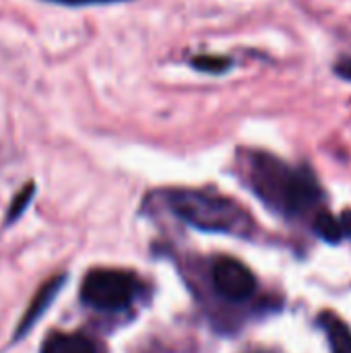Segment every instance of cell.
<instances>
[{"label": "cell", "mask_w": 351, "mask_h": 353, "mask_svg": "<svg viewBox=\"0 0 351 353\" xmlns=\"http://www.w3.org/2000/svg\"><path fill=\"white\" fill-rule=\"evenodd\" d=\"M244 174L252 192L285 217H302L314 211L325 199L310 170L290 165L271 153H246Z\"/></svg>", "instance_id": "cell-1"}, {"label": "cell", "mask_w": 351, "mask_h": 353, "mask_svg": "<svg viewBox=\"0 0 351 353\" xmlns=\"http://www.w3.org/2000/svg\"><path fill=\"white\" fill-rule=\"evenodd\" d=\"M166 201L180 219L203 232L248 238L254 230L252 217L236 201L221 194L203 190H172L166 194Z\"/></svg>", "instance_id": "cell-2"}, {"label": "cell", "mask_w": 351, "mask_h": 353, "mask_svg": "<svg viewBox=\"0 0 351 353\" xmlns=\"http://www.w3.org/2000/svg\"><path fill=\"white\" fill-rule=\"evenodd\" d=\"M139 294V279L128 271L118 269H95L89 271L81 285V300L85 306L118 312L126 308Z\"/></svg>", "instance_id": "cell-3"}, {"label": "cell", "mask_w": 351, "mask_h": 353, "mask_svg": "<svg viewBox=\"0 0 351 353\" xmlns=\"http://www.w3.org/2000/svg\"><path fill=\"white\" fill-rule=\"evenodd\" d=\"M213 285L215 290L232 302L248 300L257 292V277L254 273L240 261L230 256H219L213 263Z\"/></svg>", "instance_id": "cell-4"}, {"label": "cell", "mask_w": 351, "mask_h": 353, "mask_svg": "<svg viewBox=\"0 0 351 353\" xmlns=\"http://www.w3.org/2000/svg\"><path fill=\"white\" fill-rule=\"evenodd\" d=\"M64 283H66V275H56V277H52L48 283H43V285L39 288V292H37L35 298L31 300L27 312L23 314V319H21V323H19V327H17V331H14V339H12L14 343L21 341V339L37 325V321L43 316V312H48L50 304H52V302L56 300V296L62 292Z\"/></svg>", "instance_id": "cell-5"}, {"label": "cell", "mask_w": 351, "mask_h": 353, "mask_svg": "<svg viewBox=\"0 0 351 353\" xmlns=\"http://www.w3.org/2000/svg\"><path fill=\"white\" fill-rule=\"evenodd\" d=\"M41 353H97V343L83 333H54L41 345Z\"/></svg>", "instance_id": "cell-6"}, {"label": "cell", "mask_w": 351, "mask_h": 353, "mask_svg": "<svg viewBox=\"0 0 351 353\" xmlns=\"http://www.w3.org/2000/svg\"><path fill=\"white\" fill-rule=\"evenodd\" d=\"M319 327L327 335L331 353H351V331L337 314L323 312L319 316Z\"/></svg>", "instance_id": "cell-7"}, {"label": "cell", "mask_w": 351, "mask_h": 353, "mask_svg": "<svg viewBox=\"0 0 351 353\" xmlns=\"http://www.w3.org/2000/svg\"><path fill=\"white\" fill-rule=\"evenodd\" d=\"M314 232L329 244H339L343 240V225H341V219H335L331 213L327 211H321L317 217H314Z\"/></svg>", "instance_id": "cell-8"}, {"label": "cell", "mask_w": 351, "mask_h": 353, "mask_svg": "<svg viewBox=\"0 0 351 353\" xmlns=\"http://www.w3.org/2000/svg\"><path fill=\"white\" fill-rule=\"evenodd\" d=\"M192 68L194 70H201V72H207V74H223L232 68V60L225 58V56H217V54H201V56H194L190 60Z\"/></svg>", "instance_id": "cell-9"}, {"label": "cell", "mask_w": 351, "mask_h": 353, "mask_svg": "<svg viewBox=\"0 0 351 353\" xmlns=\"http://www.w3.org/2000/svg\"><path fill=\"white\" fill-rule=\"evenodd\" d=\"M33 194H35V184H33V182L25 184L23 190L12 199V203H10V207H8V211H6V217H4V225L14 223V221L27 211L29 203L33 201Z\"/></svg>", "instance_id": "cell-10"}, {"label": "cell", "mask_w": 351, "mask_h": 353, "mask_svg": "<svg viewBox=\"0 0 351 353\" xmlns=\"http://www.w3.org/2000/svg\"><path fill=\"white\" fill-rule=\"evenodd\" d=\"M46 2H56L64 6H91V4H114V2H126V0H46Z\"/></svg>", "instance_id": "cell-11"}, {"label": "cell", "mask_w": 351, "mask_h": 353, "mask_svg": "<svg viewBox=\"0 0 351 353\" xmlns=\"http://www.w3.org/2000/svg\"><path fill=\"white\" fill-rule=\"evenodd\" d=\"M335 72L341 77V79H345V81H350L351 83V58H345V60H341L337 66H335Z\"/></svg>", "instance_id": "cell-12"}, {"label": "cell", "mask_w": 351, "mask_h": 353, "mask_svg": "<svg viewBox=\"0 0 351 353\" xmlns=\"http://www.w3.org/2000/svg\"><path fill=\"white\" fill-rule=\"evenodd\" d=\"M341 225H343V234L351 240V211L341 213Z\"/></svg>", "instance_id": "cell-13"}]
</instances>
